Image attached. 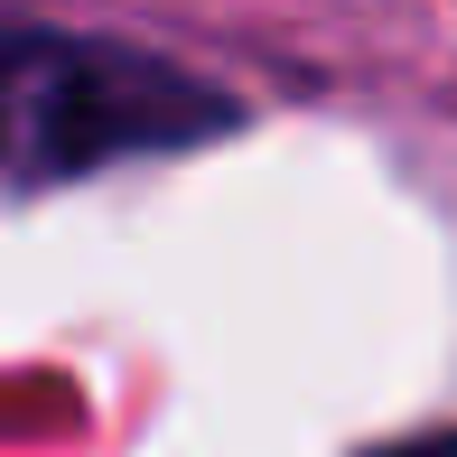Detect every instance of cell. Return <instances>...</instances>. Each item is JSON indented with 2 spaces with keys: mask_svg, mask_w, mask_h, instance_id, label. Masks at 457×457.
<instances>
[{
  "mask_svg": "<svg viewBox=\"0 0 457 457\" xmlns=\"http://www.w3.org/2000/svg\"><path fill=\"white\" fill-rule=\"evenodd\" d=\"M243 131V103L196 66L85 29H0V178L56 187Z\"/></svg>",
  "mask_w": 457,
  "mask_h": 457,
  "instance_id": "6da1fadb",
  "label": "cell"
},
{
  "mask_svg": "<svg viewBox=\"0 0 457 457\" xmlns=\"http://www.w3.org/2000/svg\"><path fill=\"white\" fill-rule=\"evenodd\" d=\"M383 457H457V429H439V439H411V448H383Z\"/></svg>",
  "mask_w": 457,
  "mask_h": 457,
  "instance_id": "7a4b0ae2",
  "label": "cell"
}]
</instances>
